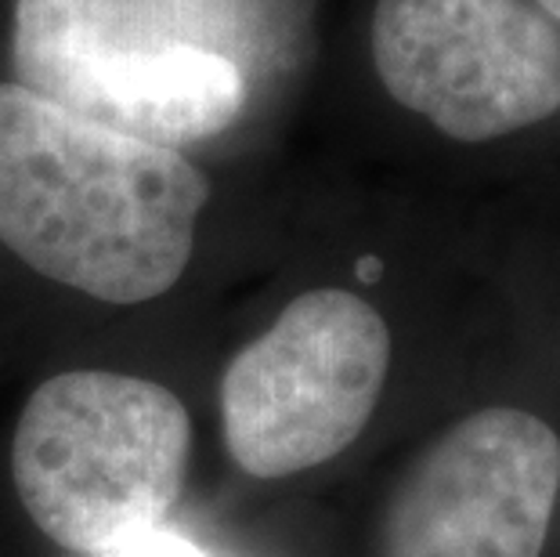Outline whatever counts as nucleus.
<instances>
[{
  "label": "nucleus",
  "instance_id": "nucleus-1",
  "mask_svg": "<svg viewBox=\"0 0 560 557\" xmlns=\"http://www.w3.org/2000/svg\"><path fill=\"white\" fill-rule=\"evenodd\" d=\"M210 185L182 149L0 84V243L105 304L156 301L196 251Z\"/></svg>",
  "mask_w": 560,
  "mask_h": 557
},
{
  "label": "nucleus",
  "instance_id": "nucleus-2",
  "mask_svg": "<svg viewBox=\"0 0 560 557\" xmlns=\"http://www.w3.org/2000/svg\"><path fill=\"white\" fill-rule=\"evenodd\" d=\"M192 456L185 402L145 376L69 370L19 413L11 478L33 525L62 550L98 557L160 529Z\"/></svg>",
  "mask_w": 560,
  "mask_h": 557
},
{
  "label": "nucleus",
  "instance_id": "nucleus-3",
  "mask_svg": "<svg viewBox=\"0 0 560 557\" xmlns=\"http://www.w3.org/2000/svg\"><path fill=\"white\" fill-rule=\"evenodd\" d=\"M390 329L359 293L322 287L282 307L224 370V449L254 478H290L340 456L380 406Z\"/></svg>",
  "mask_w": 560,
  "mask_h": 557
},
{
  "label": "nucleus",
  "instance_id": "nucleus-4",
  "mask_svg": "<svg viewBox=\"0 0 560 557\" xmlns=\"http://www.w3.org/2000/svg\"><path fill=\"white\" fill-rule=\"evenodd\" d=\"M373 66L390 98L456 141L560 109V30L535 0H376Z\"/></svg>",
  "mask_w": 560,
  "mask_h": 557
},
{
  "label": "nucleus",
  "instance_id": "nucleus-5",
  "mask_svg": "<svg viewBox=\"0 0 560 557\" xmlns=\"http://www.w3.org/2000/svg\"><path fill=\"white\" fill-rule=\"evenodd\" d=\"M19 84L130 138L182 149L213 138L243 109L232 58L199 44H124L113 0H15Z\"/></svg>",
  "mask_w": 560,
  "mask_h": 557
},
{
  "label": "nucleus",
  "instance_id": "nucleus-6",
  "mask_svg": "<svg viewBox=\"0 0 560 557\" xmlns=\"http://www.w3.org/2000/svg\"><path fill=\"white\" fill-rule=\"evenodd\" d=\"M560 442L528 409L488 406L438 434L380 518V557H542Z\"/></svg>",
  "mask_w": 560,
  "mask_h": 557
},
{
  "label": "nucleus",
  "instance_id": "nucleus-7",
  "mask_svg": "<svg viewBox=\"0 0 560 557\" xmlns=\"http://www.w3.org/2000/svg\"><path fill=\"white\" fill-rule=\"evenodd\" d=\"M98 557H210L207 550H199L196 543H188L185 536H177L171 529H149L141 536L120 543V547L105 550Z\"/></svg>",
  "mask_w": 560,
  "mask_h": 557
},
{
  "label": "nucleus",
  "instance_id": "nucleus-8",
  "mask_svg": "<svg viewBox=\"0 0 560 557\" xmlns=\"http://www.w3.org/2000/svg\"><path fill=\"white\" fill-rule=\"evenodd\" d=\"M535 4H539L553 22H560V0H535Z\"/></svg>",
  "mask_w": 560,
  "mask_h": 557
}]
</instances>
